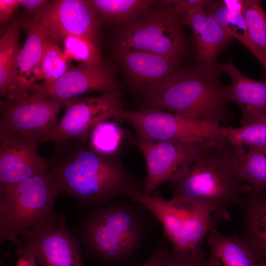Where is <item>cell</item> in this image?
Wrapping results in <instances>:
<instances>
[{
  "label": "cell",
  "mask_w": 266,
  "mask_h": 266,
  "mask_svg": "<svg viewBox=\"0 0 266 266\" xmlns=\"http://www.w3.org/2000/svg\"><path fill=\"white\" fill-rule=\"evenodd\" d=\"M49 176L60 196L72 198L85 211L128 197L127 191H142L143 184L126 169L118 155L106 156L87 143H71L56 147Z\"/></svg>",
  "instance_id": "1"
},
{
  "label": "cell",
  "mask_w": 266,
  "mask_h": 266,
  "mask_svg": "<svg viewBox=\"0 0 266 266\" xmlns=\"http://www.w3.org/2000/svg\"><path fill=\"white\" fill-rule=\"evenodd\" d=\"M84 211L72 232L82 251L106 265L133 255L156 219L141 204L117 199Z\"/></svg>",
  "instance_id": "2"
},
{
  "label": "cell",
  "mask_w": 266,
  "mask_h": 266,
  "mask_svg": "<svg viewBox=\"0 0 266 266\" xmlns=\"http://www.w3.org/2000/svg\"><path fill=\"white\" fill-rule=\"evenodd\" d=\"M245 151L229 142L208 147L184 176L169 183L172 197L203 203L229 219V210L252 190L239 170Z\"/></svg>",
  "instance_id": "3"
},
{
  "label": "cell",
  "mask_w": 266,
  "mask_h": 266,
  "mask_svg": "<svg viewBox=\"0 0 266 266\" xmlns=\"http://www.w3.org/2000/svg\"><path fill=\"white\" fill-rule=\"evenodd\" d=\"M222 72L219 67L182 66L142 93L146 107L228 126L233 113L228 107L225 85L220 80Z\"/></svg>",
  "instance_id": "4"
},
{
  "label": "cell",
  "mask_w": 266,
  "mask_h": 266,
  "mask_svg": "<svg viewBox=\"0 0 266 266\" xmlns=\"http://www.w3.org/2000/svg\"><path fill=\"white\" fill-rule=\"evenodd\" d=\"M127 192L132 201L141 204L161 223L165 237L172 246V253L199 260L204 258L200 244L210 229L215 212L212 208L183 198L166 200L156 192L150 196L134 189Z\"/></svg>",
  "instance_id": "5"
},
{
  "label": "cell",
  "mask_w": 266,
  "mask_h": 266,
  "mask_svg": "<svg viewBox=\"0 0 266 266\" xmlns=\"http://www.w3.org/2000/svg\"><path fill=\"white\" fill-rule=\"evenodd\" d=\"M49 171V170H48ZM48 172L11 185H0V243L20 247V233L54 213L59 196Z\"/></svg>",
  "instance_id": "6"
},
{
  "label": "cell",
  "mask_w": 266,
  "mask_h": 266,
  "mask_svg": "<svg viewBox=\"0 0 266 266\" xmlns=\"http://www.w3.org/2000/svg\"><path fill=\"white\" fill-rule=\"evenodd\" d=\"M181 17L162 3L118 26L115 48L145 51L182 61L188 47Z\"/></svg>",
  "instance_id": "7"
},
{
  "label": "cell",
  "mask_w": 266,
  "mask_h": 266,
  "mask_svg": "<svg viewBox=\"0 0 266 266\" xmlns=\"http://www.w3.org/2000/svg\"><path fill=\"white\" fill-rule=\"evenodd\" d=\"M114 120L130 124L135 130L136 137L143 140L228 142L218 124L146 107L135 110L122 109Z\"/></svg>",
  "instance_id": "8"
},
{
  "label": "cell",
  "mask_w": 266,
  "mask_h": 266,
  "mask_svg": "<svg viewBox=\"0 0 266 266\" xmlns=\"http://www.w3.org/2000/svg\"><path fill=\"white\" fill-rule=\"evenodd\" d=\"M20 236L23 241L15 253L34 258L40 266H85L81 245L63 213H54Z\"/></svg>",
  "instance_id": "9"
},
{
  "label": "cell",
  "mask_w": 266,
  "mask_h": 266,
  "mask_svg": "<svg viewBox=\"0 0 266 266\" xmlns=\"http://www.w3.org/2000/svg\"><path fill=\"white\" fill-rule=\"evenodd\" d=\"M65 112L46 141L58 147L86 143L91 131L100 123L115 119L123 109L118 89L92 97H76L63 102Z\"/></svg>",
  "instance_id": "10"
},
{
  "label": "cell",
  "mask_w": 266,
  "mask_h": 266,
  "mask_svg": "<svg viewBox=\"0 0 266 266\" xmlns=\"http://www.w3.org/2000/svg\"><path fill=\"white\" fill-rule=\"evenodd\" d=\"M133 143L145 158L147 174L142 192L153 194L165 182L170 183L184 176L201 153L216 144L179 140L147 141L133 137Z\"/></svg>",
  "instance_id": "11"
},
{
  "label": "cell",
  "mask_w": 266,
  "mask_h": 266,
  "mask_svg": "<svg viewBox=\"0 0 266 266\" xmlns=\"http://www.w3.org/2000/svg\"><path fill=\"white\" fill-rule=\"evenodd\" d=\"M63 107L62 102L35 93L19 100H2L0 136H14L37 143L46 142Z\"/></svg>",
  "instance_id": "12"
},
{
  "label": "cell",
  "mask_w": 266,
  "mask_h": 266,
  "mask_svg": "<svg viewBox=\"0 0 266 266\" xmlns=\"http://www.w3.org/2000/svg\"><path fill=\"white\" fill-rule=\"evenodd\" d=\"M49 40L57 44L78 36L99 44L101 21L89 0H55L33 17Z\"/></svg>",
  "instance_id": "13"
},
{
  "label": "cell",
  "mask_w": 266,
  "mask_h": 266,
  "mask_svg": "<svg viewBox=\"0 0 266 266\" xmlns=\"http://www.w3.org/2000/svg\"><path fill=\"white\" fill-rule=\"evenodd\" d=\"M116 89L113 73L104 65L94 66L80 63L49 85L36 83L31 93L63 102L85 94Z\"/></svg>",
  "instance_id": "14"
},
{
  "label": "cell",
  "mask_w": 266,
  "mask_h": 266,
  "mask_svg": "<svg viewBox=\"0 0 266 266\" xmlns=\"http://www.w3.org/2000/svg\"><path fill=\"white\" fill-rule=\"evenodd\" d=\"M37 142L0 136V185H11L47 172L51 161L38 153Z\"/></svg>",
  "instance_id": "15"
},
{
  "label": "cell",
  "mask_w": 266,
  "mask_h": 266,
  "mask_svg": "<svg viewBox=\"0 0 266 266\" xmlns=\"http://www.w3.org/2000/svg\"><path fill=\"white\" fill-rule=\"evenodd\" d=\"M125 75L140 93L166 80L182 67V61L154 53L115 48Z\"/></svg>",
  "instance_id": "16"
},
{
  "label": "cell",
  "mask_w": 266,
  "mask_h": 266,
  "mask_svg": "<svg viewBox=\"0 0 266 266\" xmlns=\"http://www.w3.org/2000/svg\"><path fill=\"white\" fill-rule=\"evenodd\" d=\"M181 19L192 31L197 65L208 68L219 67L218 56L233 38L207 14L203 6L191 9Z\"/></svg>",
  "instance_id": "17"
},
{
  "label": "cell",
  "mask_w": 266,
  "mask_h": 266,
  "mask_svg": "<svg viewBox=\"0 0 266 266\" xmlns=\"http://www.w3.org/2000/svg\"><path fill=\"white\" fill-rule=\"evenodd\" d=\"M218 66L231 79L230 84L225 85V94L228 102H234L240 108L241 125L266 120V77L258 81L246 76L235 66L231 59Z\"/></svg>",
  "instance_id": "18"
},
{
  "label": "cell",
  "mask_w": 266,
  "mask_h": 266,
  "mask_svg": "<svg viewBox=\"0 0 266 266\" xmlns=\"http://www.w3.org/2000/svg\"><path fill=\"white\" fill-rule=\"evenodd\" d=\"M26 32V39L18 56L12 92L4 100H19L31 94L37 83V76L48 38L33 17L21 24Z\"/></svg>",
  "instance_id": "19"
},
{
  "label": "cell",
  "mask_w": 266,
  "mask_h": 266,
  "mask_svg": "<svg viewBox=\"0 0 266 266\" xmlns=\"http://www.w3.org/2000/svg\"><path fill=\"white\" fill-rule=\"evenodd\" d=\"M226 220L219 212L211 217L207 238L209 252L199 261L200 266H256L257 260L249 246L237 231L225 236L219 231L218 224Z\"/></svg>",
  "instance_id": "20"
},
{
  "label": "cell",
  "mask_w": 266,
  "mask_h": 266,
  "mask_svg": "<svg viewBox=\"0 0 266 266\" xmlns=\"http://www.w3.org/2000/svg\"><path fill=\"white\" fill-rule=\"evenodd\" d=\"M240 208L241 237L258 262L266 264V191L252 189L242 198Z\"/></svg>",
  "instance_id": "21"
},
{
  "label": "cell",
  "mask_w": 266,
  "mask_h": 266,
  "mask_svg": "<svg viewBox=\"0 0 266 266\" xmlns=\"http://www.w3.org/2000/svg\"><path fill=\"white\" fill-rule=\"evenodd\" d=\"M21 27V24L16 19L0 39V94L3 100L9 98L13 86L20 51L19 39Z\"/></svg>",
  "instance_id": "22"
},
{
  "label": "cell",
  "mask_w": 266,
  "mask_h": 266,
  "mask_svg": "<svg viewBox=\"0 0 266 266\" xmlns=\"http://www.w3.org/2000/svg\"><path fill=\"white\" fill-rule=\"evenodd\" d=\"M102 22L119 26L130 21L155 2L151 0H89Z\"/></svg>",
  "instance_id": "23"
},
{
  "label": "cell",
  "mask_w": 266,
  "mask_h": 266,
  "mask_svg": "<svg viewBox=\"0 0 266 266\" xmlns=\"http://www.w3.org/2000/svg\"><path fill=\"white\" fill-rule=\"evenodd\" d=\"M211 17L229 35L245 45L254 55L255 50L250 41L248 29L242 10L230 9L223 0H212L205 7Z\"/></svg>",
  "instance_id": "24"
},
{
  "label": "cell",
  "mask_w": 266,
  "mask_h": 266,
  "mask_svg": "<svg viewBox=\"0 0 266 266\" xmlns=\"http://www.w3.org/2000/svg\"><path fill=\"white\" fill-rule=\"evenodd\" d=\"M242 12L246 21L255 57L265 70L266 77V13L258 0H241Z\"/></svg>",
  "instance_id": "25"
},
{
  "label": "cell",
  "mask_w": 266,
  "mask_h": 266,
  "mask_svg": "<svg viewBox=\"0 0 266 266\" xmlns=\"http://www.w3.org/2000/svg\"><path fill=\"white\" fill-rule=\"evenodd\" d=\"M125 137V132L116 122L109 120L100 123L90 132L87 144L104 155H118Z\"/></svg>",
  "instance_id": "26"
},
{
  "label": "cell",
  "mask_w": 266,
  "mask_h": 266,
  "mask_svg": "<svg viewBox=\"0 0 266 266\" xmlns=\"http://www.w3.org/2000/svg\"><path fill=\"white\" fill-rule=\"evenodd\" d=\"M239 170L243 181L252 189L266 191V146L249 148L245 151Z\"/></svg>",
  "instance_id": "27"
},
{
  "label": "cell",
  "mask_w": 266,
  "mask_h": 266,
  "mask_svg": "<svg viewBox=\"0 0 266 266\" xmlns=\"http://www.w3.org/2000/svg\"><path fill=\"white\" fill-rule=\"evenodd\" d=\"M70 60L58 44L48 40L45 47L36 80L48 86L53 83L70 68Z\"/></svg>",
  "instance_id": "28"
},
{
  "label": "cell",
  "mask_w": 266,
  "mask_h": 266,
  "mask_svg": "<svg viewBox=\"0 0 266 266\" xmlns=\"http://www.w3.org/2000/svg\"><path fill=\"white\" fill-rule=\"evenodd\" d=\"M221 129L228 142L234 146L249 148L266 146V120L238 128L221 126Z\"/></svg>",
  "instance_id": "29"
},
{
  "label": "cell",
  "mask_w": 266,
  "mask_h": 266,
  "mask_svg": "<svg viewBox=\"0 0 266 266\" xmlns=\"http://www.w3.org/2000/svg\"><path fill=\"white\" fill-rule=\"evenodd\" d=\"M64 52L70 60H75L87 65L99 66L104 65L99 44L88 38L68 36L63 40Z\"/></svg>",
  "instance_id": "30"
},
{
  "label": "cell",
  "mask_w": 266,
  "mask_h": 266,
  "mask_svg": "<svg viewBox=\"0 0 266 266\" xmlns=\"http://www.w3.org/2000/svg\"><path fill=\"white\" fill-rule=\"evenodd\" d=\"M212 0H166L160 1L170 7L174 12L182 17L189 10L197 6L205 7Z\"/></svg>",
  "instance_id": "31"
},
{
  "label": "cell",
  "mask_w": 266,
  "mask_h": 266,
  "mask_svg": "<svg viewBox=\"0 0 266 266\" xmlns=\"http://www.w3.org/2000/svg\"><path fill=\"white\" fill-rule=\"evenodd\" d=\"M170 253L165 237L155 248L150 258L144 264L138 266H166V259Z\"/></svg>",
  "instance_id": "32"
},
{
  "label": "cell",
  "mask_w": 266,
  "mask_h": 266,
  "mask_svg": "<svg viewBox=\"0 0 266 266\" xmlns=\"http://www.w3.org/2000/svg\"><path fill=\"white\" fill-rule=\"evenodd\" d=\"M199 261L191 256L170 253L166 261V266H200Z\"/></svg>",
  "instance_id": "33"
},
{
  "label": "cell",
  "mask_w": 266,
  "mask_h": 266,
  "mask_svg": "<svg viewBox=\"0 0 266 266\" xmlns=\"http://www.w3.org/2000/svg\"><path fill=\"white\" fill-rule=\"evenodd\" d=\"M20 5L33 17L38 15L49 3L45 0H18Z\"/></svg>",
  "instance_id": "34"
},
{
  "label": "cell",
  "mask_w": 266,
  "mask_h": 266,
  "mask_svg": "<svg viewBox=\"0 0 266 266\" xmlns=\"http://www.w3.org/2000/svg\"><path fill=\"white\" fill-rule=\"evenodd\" d=\"M20 6L18 0H0V22H6Z\"/></svg>",
  "instance_id": "35"
},
{
  "label": "cell",
  "mask_w": 266,
  "mask_h": 266,
  "mask_svg": "<svg viewBox=\"0 0 266 266\" xmlns=\"http://www.w3.org/2000/svg\"><path fill=\"white\" fill-rule=\"evenodd\" d=\"M36 260L30 256H20L16 266H36Z\"/></svg>",
  "instance_id": "36"
},
{
  "label": "cell",
  "mask_w": 266,
  "mask_h": 266,
  "mask_svg": "<svg viewBox=\"0 0 266 266\" xmlns=\"http://www.w3.org/2000/svg\"><path fill=\"white\" fill-rule=\"evenodd\" d=\"M256 266H266V264L258 262L257 263Z\"/></svg>",
  "instance_id": "37"
},
{
  "label": "cell",
  "mask_w": 266,
  "mask_h": 266,
  "mask_svg": "<svg viewBox=\"0 0 266 266\" xmlns=\"http://www.w3.org/2000/svg\"><path fill=\"white\" fill-rule=\"evenodd\" d=\"M0 266H3L1 265Z\"/></svg>",
  "instance_id": "38"
}]
</instances>
